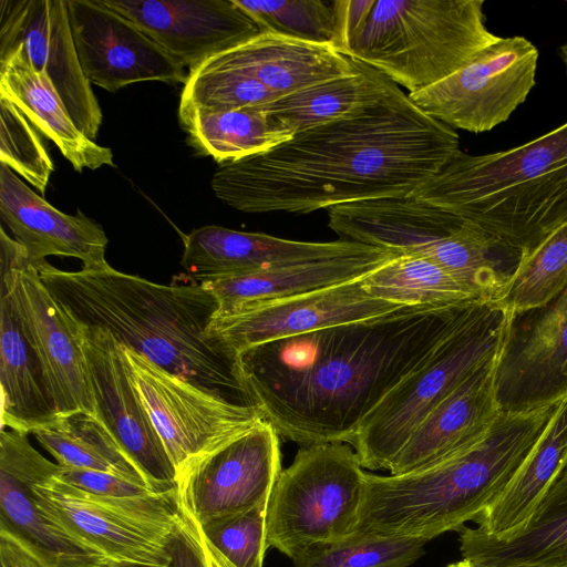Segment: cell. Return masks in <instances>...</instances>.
<instances>
[{"label":"cell","mask_w":567,"mask_h":567,"mask_svg":"<svg viewBox=\"0 0 567 567\" xmlns=\"http://www.w3.org/2000/svg\"><path fill=\"white\" fill-rule=\"evenodd\" d=\"M558 55L565 66L566 73H567V42L559 47L558 49Z\"/></svg>","instance_id":"44"},{"label":"cell","mask_w":567,"mask_h":567,"mask_svg":"<svg viewBox=\"0 0 567 567\" xmlns=\"http://www.w3.org/2000/svg\"><path fill=\"white\" fill-rule=\"evenodd\" d=\"M278 97L244 73L200 65L193 70L181 95L179 107L237 110L260 107Z\"/></svg>","instance_id":"37"},{"label":"cell","mask_w":567,"mask_h":567,"mask_svg":"<svg viewBox=\"0 0 567 567\" xmlns=\"http://www.w3.org/2000/svg\"><path fill=\"white\" fill-rule=\"evenodd\" d=\"M153 425L179 474L192 463L265 420L252 404L233 402L187 382L124 347Z\"/></svg>","instance_id":"10"},{"label":"cell","mask_w":567,"mask_h":567,"mask_svg":"<svg viewBox=\"0 0 567 567\" xmlns=\"http://www.w3.org/2000/svg\"><path fill=\"white\" fill-rule=\"evenodd\" d=\"M497 355L470 374L419 424L393 461L391 475L435 466L487 433L501 413L494 386Z\"/></svg>","instance_id":"23"},{"label":"cell","mask_w":567,"mask_h":567,"mask_svg":"<svg viewBox=\"0 0 567 567\" xmlns=\"http://www.w3.org/2000/svg\"><path fill=\"white\" fill-rule=\"evenodd\" d=\"M281 471L279 434L262 420L184 470L177 478L178 501L203 525L269 498Z\"/></svg>","instance_id":"14"},{"label":"cell","mask_w":567,"mask_h":567,"mask_svg":"<svg viewBox=\"0 0 567 567\" xmlns=\"http://www.w3.org/2000/svg\"><path fill=\"white\" fill-rule=\"evenodd\" d=\"M559 404L526 413L501 411L476 444L430 468L367 473L355 532L427 542L475 522L509 483Z\"/></svg>","instance_id":"4"},{"label":"cell","mask_w":567,"mask_h":567,"mask_svg":"<svg viewBox=\"0 0 567 567\" xmlns=\"http://www.w3.org/2000/svg\"><path fill=\"white\" fill-rule=\"evenodd\" d=\"M0 96L51 140L76 172L115 166L111 148L78 127L49 78L33 68L21 45L0 53Z\"/></svg>","instance_id":"25"},{"label":"cell","mask_w":567,"mask_h":567,"mask_svg":"<svg viewBox=\"0 0 567 567\" xmlns=\"http://www.w3.org/2000/svg\"><path fill=\"white\" fill-rule=\"evenodd\" d=\"M566 467L567 398L509 483L475 520V528L497 540L519 534Z\"/></svg>","instance_id":"27"},{"label":"cell","mask_w":567,"mask_h":567,"mask_svg":"<svg viewBox=\"0 0 567 567\" xmlns=\"http://www.w3.org/2000/svg\"><path fill=\"white\" fill-rule=\"evenodd\" d=\"M0 215L33 265L48 256L78 258L87 270L109 265V240L100 224L80 210L60 212L4 164L0 165Z\"/></svg>","instance_id":"22"},{"label":"cell","mask_w":567,"mask_h":567,"mask_svg":"<svg viewBox=\"0 0 567 567\" xmlns=\"http://www.w3.org/2000/svg\"><path fill=\"white\" fill-rule=\"evenodd\" d=\"M1 429L33 434L59 419L41 365L13 307L0 295Z\"/></svg>","instance_id":"28"},{"label":"cell","mask_w":567,"mask_h":567,"mask_svg":"<svg viewBox=\"0 0 567 567\" xmlns=\"http://www.w3.org/2000/svg\"><path fill=\"white\" fill-rule=\"evenodd\" d=\"M525 567H567V547L540 561Z\"/></svg>","instance_id":"43"},{"label":"cell","mask_w":567,"mask_h":567,"mask_svg":"<svg viewBox=\"0 0 567 567\" xmlns=\"http://www.w3.org/2000/svg\"><path fill=\"white\" fill-rule=\"evenodd\" d=\"M181 265L198 282L243 276L296 262L358 252L369 245L299 241L262 233L203 226L183 236Z\"/></svg>","instance_id":"21"},{"label":"cell","mask_w":567,"mask_h":567,"mask_svg":"<svg viewBox=\"0 0 567 567\" xmlns=\"http://www.w3.org/2000/svg\"><path fill=\"white\" fill-rule=\"evenodd\" d=\"M362 280L215 313L206 337L236 358L258 344L373 319L406 307L371 296Z\"/></svg>","instance_id":"13"},{"label":"cell","mask_w":567,"mask_h":567,"mask_svg":"<svg viewBox=\"0 0 567 567\" xmlns=\"http://www.w3.org/2000/svg\"><path fill=\"white\" fill-rule=\"evenodd\" d=\"M178 118L193 147L219 165L266 153L295 135L292 130L258 107H178Z\"/></svg>","instance_id":"30"},{"label":"cell","mask_w":567,"mask_h":567,"mask_svg":"<svg viewBox=\"0 0 567 567\" xmlns=\"http://www.w3.org/2000/svg\"><path fill=\"white\" fill-rule=\"evenodd\" d=\"M494 386L506 413L530 412L567 398V286L540 306L511 312Z\"/></svg>","instance_id":"12"},{"label":"cell","mask_w":567,"mask_h":567,"mask_svg":"<svg viewBox=\"0 0 567 567\" xmlns=\"http://www.w3.org/2000/svg\"><path fill=\"white\" fill-rule=\"evenodd\" d=\"M96 414L158 493L177 491V472L136 389L124 347L107 331L79 324Z\"/></svg>","instance_id":"15"},{"label":"cell","mask_w":567,"mask_h":567,"mask_svg":"<svg viewBox=\"0 0 567 567\" xmlns=\"http://www.w3.org/2000/svg\"><path fill=\"white\" fill-rule=\"evenodd\" d=\"M395 256L390 250L367 246L349 255L296 262L202 285L216 298V313H225L244 305L297 296L364 278Z\"/></svg>","instance_id":"26"},{"label":"cell","mask_w":567,"mask_h":567,"mask_svg":"<svg viewBox=\"0 0 567 567\" xmlns=\"http://www.w3.org/2000/svg\"><path fill=\"white\" fill-rule=\"evenodd\" d=\"M470 305L406 306L255 346L236 363L250 402L280 436L303 446L351 444L364 419L429 358Z\"/></svg>","instance_id":"1"},{"label":"cell","mask_w":567,"mask_h":567,"mask_svg":"<svg viewBox=\"0 0 567 567\" xmlns=\"http://www.w3.org/2000/svg\"><path fill=\"white\" fill-rule=\"evenodd\" d=\"M538 58L526 38L499 37L449 78L409 96L453 130L488 132L526 101L536 83Z\"/></svg>","instance_id":"11"},{"label":"cell","mask_w":567,"mask_h":567,"mask_svg":"<svg viewBox=\"0 0 567 567\" xmlns=\"http://www.w3.org/2000/svg\"><path fill=\"white\" fill-rule=\"evenodd\" d=\"M0 254L1 293L10 300L41 365L58 414L97 416L78 323L54 300L23 247L2 227Z\"/></svg>","instance_id":"9"},{"label":"cell","mask_w":567,"mask_h":567,"mask_svg":"<svg viewBox=\"0 0 567 567\" xmlns=\"http://www.w3.org/2000/svg\"><path fill=\"white\" fill-rule=\"evenodd\" d=\"M412 195L480 227L523 259L567 221V122L506 151H461Z\"/></svg>","instance_id":"5"},{"label":"cell","mask_w":567,"mask_h":567,"mask_svg":"<svg viewBox=\"0 0 567 567\" xmlns=\"http://www.w3.org/2000/svg\"><path fill=\"white\" fill-rule=\"evenodd\" d=\"M51 463L34 481L38 506L71 535L102 553L110 563L165 566L169 560L166 530L111 508L59 480Z\"/></svg>","instance_id":"20"},{"label":"cell","mask_w":567,"mask_h":567,"mask_svg":"<svg viewBox=\"0 0 567 567\" xmlns=\"http://www.w3.org/2000/svg\"><path fill=\"white\" fill-rule=\"evenodd\" d=\"M18 45L49 78L78 127L94 141L103 115L79 61L66 0H0V53Z\"/></svg>","instance_id":"16"},{"label":"cell","mask_w":567,"mask_h":567,"mask_svg":"<svg viewBox=\"0 0 567 567\" xmlns=\"http://www.w3.org/2000/svg\"><path fill=\"white\" fill-rule=\"evenodd\" d=\"M85 78L109 92L146 81L185 83L189 72L137 24L102 0H66Z\"/></svg>","instance_id":"17"},{"label":"cell","mask_w":567,"mask_h":567,"mask_svg":"<svg viewBox=\"0 0 567 567\" xmlns=\"http://www.w3.org/2000/svg\"><path fill=\"white\" fill-rule=\"evenodd\" d=\"M511 311L498 302L470 305L429 358L362 422L351 445L362 467L390 470L419 424L476 369L494 359Z\"/></svg>","instance_id":"7"},{"label":"cell","mask_w":567,"mask_h":567,"mask_svg":"<svg viewBox=\"0 0 567 567\" xmlns=\"http://www.w3.org/2000/svg\"><path fill=\"white\" fill-rule=\"evenodd\" d=\"M458 152L455 130L424 113L394 84L352 115L219 165L210 184L218 199L244 213L308 214L413 194Z\"/></svg>","instance_id":"2"},{"label":"cell","mask_w":567,"mask_h":567,"mask_svg":"<svg viewBox=\"0 0 567 567\" xmlns=\"http://www.w3.org/2000/svg\"><path fill=\"white\" fill-rule=\"evenodd\" d=\"M567 286V221L520 259L505 297L511 312L540 306Z\"/></svg>","instance_id":"36"},{"label":"cell","mask_w":567,"mask_h":567,"mask_svg":"<svg viewBox=\"0 0 567 567\" xmlns=\"http://www.w3.org/2000/svg\"><path fill=\"white\" fill-rule=\"evenodd\" d=\"M193 520V519H192ZM194 522V520H193ZM207 567H234L204 537L194 522Z\"/></svg>","instance_id":"42"},{"label":"cell","mask_w":567,"mask_h":567,"mask_svg":"<svg viewBox=\"0 0 567 567\" xmlns=\"http://www.w3.org/2000/svg\"><path fill=\"white\" fill-rule=\"evenodd\" d=\"M183 513V519L169 539V560L162 567H207L195 524L184 511ZM109 567L155 566L110 563Z\"/></svg>","instance_id":"40"},{"label":"cell","mask_w":567,"mask_h":567,"mask_svg":"<svg viewBox=\"0 0 567 567\" xmlns=\"http://www.w3.org/2000/svg\"><path fill=\"white\" fill-rule=\"evenodd\" d=\"M33 435L62 467L109 473L150 486L95 415L86 412L60 415L54 423Z\"/></svg>","instance_id":"32"},{"label":"cell","mask_w":567,"mask_h":567,"mask_svg":"<svg viewBox=\"0 0 567 567\" xmlns=\"http://www.w3.org/2000/svg\"><path fill=\"white\" fill-rule=\"evenodd\" d=\"M35 130L12 102L0 96V162L44 195L54 166Z\"/></svg>","instance_id":"38"},{"label":"cell","mask_w":567,"mask_h":567,"mask_svg":"<svg viewBox=\"0 0 567 567\" xmlns=\"http://www.w3.org/2000/svg\"><path fill=\"white\" fill-rule=\"evenodd\" d=\"M137 24L189 73L257 35L234 0H102Z\"/></svg>","instance_id":"19"},{"label":"cell","mask_w":567,"mask_h":567,"mask_svg":"<svg viewBox=\"0 0 567 567\" xmlns=\"http://www.w3.org/2000/svg\"><path fill=\"white\" fill-rule=\"evenodd\" d=\"M34 266L76 323L110 332L126 349L187 382L233 402L252 404L236 358L206 337L218 302L189 275L159 285L110 265L79 271L60 270L47 260Z\"/></svg>","instance_id":"3"},{"label":"cell","mask_w":567,"mask_h":567,"mask_svg":"<svg viewBox=\"0 0 567 567\" xmlns=\"http://www.w3.org/2000/svg\"><path fill=\"white\" fill-rule=\"evenodd\" d=\"M367 473L343 443L301 447L270 493L266 546L293 559L357 530Z\"/></svg>","instance_id":"8"},{"label":"cell","mask_w":567,"mask_h":567,"mask_svg":"<svg viewBox=\"0 0 567 567\" xmlns=\"http://www.w3.org/2000/svg\"><path fill=\"white\" fill-rule=\"evenodd\" d=\"M426 540L353 533L317 544L293 560V567H409L423 555Z\"/></svg>","instance_id":"35"},{"label":"cell","mask_w":567,"mask_h":567,"mask_svg":"<svg viewBox=\"0 0 567 567\" xmlns=\"http://www.w3.org/2000/svg\"><path fill=\"white\" fill-rule=\"evenodd\" d=\"M259 28L285 37L329 44L342 34L341 0H234Z\"/></svg>","instance_id":"34"},{"label":"cell","mask_w":567,"mask_h":567,"mask_svg":"<svg viewBox=\"0 0 567 567\" xmlns=\"http://www.w3.org/2000/svg\"><path fill=\"white\" fill-rule=\"evenodd\" d=\"M446 567H475V566H473L468 560L463 558L462 560L452 563V564L447 565Z\"/></svg>","instance_id":"45"},{"label":"cell","mask_w":567,"mask_h":567,"mask_svg":"<svg viewBox=\"0 0 567 567\" xmlns=\"http://www.w3.org/2000/svg\"><path fill=\"white\" fill-rule=\"evenodd\" d=\"M373 297L409 307H457L483 301L431 258L398 255L362 280Z\"/></svg>","instance_id":"33"},{"label":"cell","mask_w":567,"mask_h":567,"mask_svg":"<svg viewBox=\"0 0 567 567\" xmlns=\"http://www.w3.org/2000/svg\"><path fill=\"white\" fill-rule=\"evenodd\" d=\"M460 549L475 567H525L567 547V467L551 485L527 526L497 540L475 527L461 528Z\"/></svg>","instance_id":"29"},{"label":"cell","mask_w":567,"mask_h":567,"mask_svg":"<svg viewBox=\"0 0 567 567\" xmlns=\"http://www.w3.org/2000/svg\"><path fill=\"white\" fill-rule=\"evenodd\" d=\"M483 7V0H342L338 51L414 94L499 39Z\"/></svg>","instance_id":"6"},{"label":"cell","mask_w":567,"mask_h":567,"mask_svg":"<svg viewBox=\"0 0 567 567\" xmlns=\"http://www.w3.org/2000/svg\"><path fill=\"white\" fill-rule=\"evenodd\" d=\"M27 435L1 429L0 535L20 545L41 567H109L102 553L71 535L38 506L32 486L52 462Z\"/></svg>","instance_id":"18"},{"label":"cell","mask_w":567,"mask_h":567,"mask_svg":"<svg viewBox=\"0 0 567 567\" xmlns=\"http://www.w3.org/2000/svg\"><path fill=\"white\" fill-rule=\"evenodd\" d=\"M268 502L269 498L249 509L196 525L234 567H262Z\"/></svg>","instance_id":"39"},{"label":"cell","mask_w":567,"mask_h":567,"mask_svg":"<svg viewBox=\"0 0 567 567\" xmlns=\"http://www.w3.org/2000/svg\"><path fill=\"white\" fill-rule=\"evenodd\" d=\"M1 567H41L40 564L11 538L0 535Z\"/></svg>","instance_id":"41"},{"label":"cell","mask_w":567,"mask_h":567,"mask_svg":"<svg viewBox=\"0 0 567 567\" xmlns=\"http://www.w3.org/2000/svg\"><path fill=\"white\" fill-rule=\"evenodd\" d=\"M202 65L249 75L278 97L358 71V62L332 45L272 32H259Z\"/></svg>","instance_id":"24"},{"label":"cell","mask_w":567,"mask_h":567,"mask_svg":"<svg viewBox=\"0 0 567 567\" xmlns=\"http://www.w3.org/2000/svg\"><path fill=\"white\" fill-rule=\"evenodd\" d=\"M357 62L354 74L276 97L258 109L295 133L352 115L378 102L395 84L378 70Z\"/></svg>","instance_id":"31"}]
</instances>
